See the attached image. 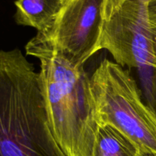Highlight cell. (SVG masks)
<instances>
[{
  "label": "cell",
  "instance_id": "obj_13",
  "mask_svg": "<svg viewBox=\"0 0 156 156\" xmlns=\"http://www.w3.org/2000/svg\"><path fill=\"white\" fill-rule=\"evenodd\" d=\"M136 1H140V2H142L148 3V2H150L151 0H136Z\"/></svg>",
  "mask_w": 156,
  "mask_h": 156
},
{
  "label": "cell",
  "instance_id": "obj_4",
  "mask_svg": "<svg viewBox=\"0 0 156 156\" xmlns=\"http://www.w3.org/2000/svg\"><path fill=\"white\" fill-rule=\"evenodd\" d=\"M101 49L122 67L138 69L143 92L150 91L156 64L147 3L126 0L105 21Z\"/></svg>",
  "mask_w": 156,
  "mask_h": 156
},
{
  "label": "cell",
  "instance_id": "obj_8",
  "mask_svg": "<svg viewBox=\"0 0 156 156\" xmlns=\"http://www.w3.org/2000/svg\"><path fill=\"white\" fill-rule=\"evenodd\" d=\"M126 0H108L105 9V20H108L111 15L126 2Z\"/></svg>",
  "mask_w": 156,
  "mask_h": 156
},
{
  "label": "cell",
  "instance_id": "obj_7",
  "mask_svg": "<svg viewBox=\"0 0 156 156\" xmlns=\"http://www.w3.org/2000/svg\"><path fill=\"white\" fill-rule=\"evenodd\" d=\"M127 136L110 125L99 126L91 156H143Z\"/></svg>",
  "mask_w": 156,
  "mask_h": 156
},
{
  "label": "cell",
  "instance_id": "obj_5",
  "mask_svg": "<svg viewBox=\"0 0 156 156\" xmlns=\"http://www.w3.org/2000/svg\"><path fill=\"white\" fill-rule=\"evenodd\" d=\"M108 0H66L46 36L75 67L101 49Z\"/></svg>",
  "mask_w": 156,
  "mask_h": 156
},
{
  "label": "cell",
  "instance_id": "obj_12",
  "mask_svg": "<svg viewBox=\"0 0 156 156\" xmlns=\"http://www.w3.org/2000/svg\"><path fill=\"white\" fill-rule=\"evenodd\" d=\"M143 156H156V153H146V152H144Z\"/></svg>",
  "mask_w": 156,
  "mask_h": 156
},
{
  "label": "cell",
  "instance_id": "obj_2",
  "mask_svg": "<svg viewBox=\"0 0 156 156\" xmlns=\"http://www.w3.org/2000/svg\"><path fill=\"white\" fill-rule=\"evenodd\" d=\"M0 156H67L50 129L39 73L18 48L0 50Z\"/></svg>",
  "mask_w": 156,
  "mask_h": 156
},
{
  "label": "cell",
  "instance_id": "obj_11",
  "mask_svg": "<svg viewBox=\"0 0 156 156\" xmlns=\"http://www.w3.org/2000/svg\"><path fill=\"white\" fill-rule=\"evenodd\" d=\"M151 30H152V46H153V52H154V56H155V64H156V27L151 25Z\"/></svg>",
  "mask_w": 156,
  "mask_h": 156
},
{
  "label": "cell",
  "instance_id": "obj_3",
  "mask_svg": "<svg viewBox=\"0 0 156 156\" xmlns=\"http://www.w3.org/2000/svg\"><path fill=\"white\" fill-rule=\"evenodd\" d=\"M91 85L99 126H114L143 152L156 153V115L131 75L105 59L91 76Z\"/></svg>",
  "mask_w": 156,
  "mask_h": 156
},
{
  "label": "cell",
  "instance_id": "obj_6",
  "mask_svg": "<svg viewBox=\"0 0 156 156\" xmlns=\"http://www.w3.org/2000/svg\"><path fill=\"white\" fill-rule=\"evenodd\" d=\"M66 0H16L15 21L48 35Z\"/></svg>",
  "mask_w": 156,
  "mask_h": 156
},
{
  "label": "cell",
  "instance_id": "obj_1",
  "mask_svg": "<svg viewBox=\"0 0 156 156\" xmlns=\"http://www.w3.org/2000/svg\"><path fill=\"white\" fill-rule=\"evenodd\" d=\"M25 51L39 59L41 89L56 141L67 156H91L99 125L84 66L75 67L40 33L27 42Z\"/></svg>",
  "mask_w": 156,
  "mask_h": 156
},
{
  "label": "cell",
  "instance_id": "obj_10",
  "mask_svg": "<svg viewBox=\"0 0 156 156\" xmlns=\"http://www.w3.org/2000/svg\"><path fill=\"white\" fill-rule=\"evenodd\" d=\"M148 13L150 24L156 27V0H151L147 3Z\"/></svg>",
  "mask_w": 156,
  "mask_h": 156
},
{
  "label": "cell",
  "instance_id": "obj_9",
  "mask_svg": "<svg viewBox=\"0 0 156 156\" xmlns=\"http://www.w3.org/2000/svg\"><path fill=\"white\" fill-rule=\"evenodd\" d=\"M146 104L149 105V108L153 111L156 115V71L154 76L153 84H152V88L151 94L149 97L146 100Z\"/></svg>",
  "mask_w": 156,
  "mask_h": 156
}]
</instances>
